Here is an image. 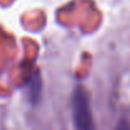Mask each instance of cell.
<instances>
[{"instance_id":"obj_1","label":"cell","mask_w":130,"mask_h":130,"mask_svg":"<svg viewBox=\"0 0 130 130\" xmlns=\"http://www.w3.org/2000/svg\"><path fill=\"white\" fill-rule=\"evenodd\" d=\"M73 121L75 130H94L89 97L84 87L78 86L72 97Z\"/></svg>"},{"instance_id":"obj_2","label":"cell","mask_w":130,"mask_h":130,"mask_svg":"<svg viewBox=\"0 0 130 130\" xmlns=\"http://www.w3.org/2000/svg\"><path fill=\"white\" fill-rule=\"evenodd\" d=\"M41 78L38 74H36L32 79H31V83H29V100L32 103H37L40 101V97H41Z\"/></svg>"},{"instance_id":"obj_3","label":"cell","mask_w":130,"mask_h":130,"mask_svg":"<svg viewBox=\"0 0 130 130\" xmlns=\"http://www.w3.org/2000/svg\"><path fill=\"white\" fill-rule=\"evenodd\" d=\"M115 130H130V121H127L126 119H122L117 122Z\"/></svg>"}]
</instances>
